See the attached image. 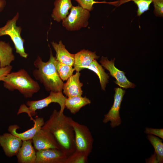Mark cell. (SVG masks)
<instances>
[{
	"instance_id": "6da1fadb",
	"label": "cell",
	"mask_w": 163,
	"mask_h": 163,
	"mask_svg": "<svg viewBox=\"0 0 163 163\" xmlns=\"http://www.w3.org/2000/svg\"><path fill=\"white\" fill-rule=\"evenodd\" d=\"M70 118L63 112L55 109L41 128L53 135L60 149L67 157L75 150V133Z\"/></svg>"
},
{
	"instance_id": "7a4b0ae2",
	"label": "cell",
	"mask_w": 163,
	"mask_h": 163,
	"mask_svg": "<svg viewBox=\"0 0 163 163\" xmlns=\"http://www.w3.org/2000/svg\"><path fill=\"white\" fill-rule=\"evenodd\" d=\"M50 50V58L47 62H43L38 56L34 61V64L36 69L33 70V75L36 80L43 84L47 91L62 92L64 83L56 68V57L53 56Z\"/></svg>"
},
{
	"instance_id": "3957f363",
	"label": "cell",
	"mask_w": 163,
	"mask_h": 163,
	"mask_svg": "<svg viewBox=\"0 0 163 163\" xmlns=\"http://www.w3.org/2000/svg\"><path fill=\"white\" fill-rule=\"evenodd\" d=\"M2 81L5 88L11 91L18 90L27 98L32 97L40 89L38 82L32 79L24 69L10 72Z\"/></svg>"
},
{
	"instance_id": "277c9868",
	"label": "cell",
	"mask_w": 163,
	"mask_h": 163,
	"mask_svg": "<svg viewBox=\"0 0 163 163\" xmlns=\"http://www.w3.org/2000/svg\"><path fill=\"white\" fill-rule=\"evenodd\" d=\"M66 98L62 92L51 91L49 95L44 98L37 101H28L26 105L21 104L17 112V114L25 113L32 118V117L35 115L37 110L45 107L52 103L58 104L60 107L59 110L63 112L66 107L65 101Z\"/></svg>"
},
{
	"instance_id": "5b68a950",
	"label": "cell",
	"mask_w": 163,
	"mask_h": 163,
	"mask_svg": "<svg viewBox=\"0 0 163 163\" xmlns=\"http://www.w3.org/2000/svg\"><path fill=\"white\" fill-rule=\"evenodd\" d=\"M70 120L75 133V150L83 152L88 156L92 152L94 142L89 129L70 117Z\"/></svg>"
},
{
	"instance_id": "8992f818",
	"label": "cell",
	"mask_w": 163,
	"mask_h": 163,
	"mask_svg": "<svg viewBox=\"0 0 163 163\" xmlns=\"http://www.w3.org/2000/svg\"><path fill=\"white\" fill-rule=\"evenodd\" d=\"M19 14L17 13L11 20H8L5 25L0 28V37L5 35L9 36L14 44L16 52L24 58H27L28 54L26 53L24 47V40L22 38L21 33V28L16 25Z\"/></svg>"
},
{
	"instance_id": "52a82bcc",
	"label": "cell",
	"mask_w": 163,
	"mask_h": 163,
	"mask_svg": "<svg viewBox=\"0 0 163 163\" xmlns=\"http://www.w3.org/2000/svg\"><path fill=\"white\" fill-rule=\"evenodd\" d=\"M90 16V11L80 5L72 6L69 14L62 21V25L69 31L77 30L88 25Z\"/></svg>"
},
{
	"instance_id": "ba28073f",
	"label": "cell",
	"mask_w": 163,
	"mask_h": 163,
	"mask_svg": "<svg viewBox=\"0 0 163 163\" xmlns=\"http://www.w3.org/2000/svg\"><path fill=\"white\" fill-rule=\"evenodd\" d=\"M115 91L113 105L108 112L104 115L103 120V122L104 123L110 122V125L112 128L118 126L121 123L120 110L121 103L125 93L124 90L120 88H115Z\"/></svg>"
},
{
	"instance_id": "9c48e42d",
	"label": "cell",
	"mask_w": 163,
	"mask_h": 163,
	"mask_svg": "<svg viewBox=\"0 0 163 163\" xmlns=\"http://www.w3.org/2000/svg\"><path fill=\"white\" fill-rule=\"evenodd\" d=\"M115 59L114 58L109 61L107 57L102 56L100 62L101 66L109 72L110 75L116 79V81L114 82L119 86L126 89L134 88L135 84L129 81L125 75V73L115 67Z\"/></svg>"
},
{
	"instance_id": "30bf717a",
	"label": "cell",
	"mask_w": 163,
	"mask_h": 163,
	"mask_svg": "<svg viewBox=\"0 0 163 163\" xmlns=\"http://www.w3.org/2000/svg\"><path fill=\"white\" fill-rule=\"evenodd\" d=\"M32 141L34 147L37 151L48 149H60L59 145L53 135L41 129L34 137Z\"/></svg>"
},
{
	"instance_id": "8fae6325",
	"label": "cell",
	"mask_w": 163,
	"mask_h": 163,
	"mask_svg": "<svg viewBox=\"0 0 163 163\" xmlns=\"http://www.w3.org/2000/svg\"><path fill=\"white\" fill-rule=\"evenodd\" d=\"M67 157L59 149H44L37 151L35 163H66Z\"/></svg>"
},
{
	"instance_id": "7c38bea8",
	"label": "cell",
	"mask_w": 163,
	"mask_h": 163,
	"mask_svg": "<svg viewBox=\"0 0 163 163\" xmlns=\"http://www.w3.org/2000/svg\"><path fill=\"white\" fill-rule=\"evenodd\" d=\"M23 141L10 133L0 135V145L6 156L11 157L17 155Z\"/></svg>"
},
{
	"instance_id": "4fadbf2b",
	"label": "cell",
	"mask_w": 163,
	"mask_h": 163,
	"mask_svg": "<svg viewBox=\"0 0 163 163\" xmlns=\"http://www.w3.org/2000/svg\"><path fill=\"white\" fill-rule=\"evenodd\" d=\"M34 124L31 128L21 133L17 132V129L19 127L17 125L10 126L8 131L9 133L19 137L22 141L32 139L37 132L41 129L45 122L43 117H38L34 120Z\"/></svg>"
},
{
	"instance_id": "5bb4252c",
	"label": "cell",
	"mask_w": 163,
	"mask_h": 163,
	"mask_svg": "<svg viewBox=\"0 0 163 163\" xmlns=\"http://www.w3.org/2000/svg\"><path fill=\"white\" fill-rule=\"evenodd\" d=\"M80 75L79 72H76L75 74L71 76L67 80L66 82L64 84L62 88L63 92L68 97L82 96L83 91L82 87L83 83L80 82Z\"/></svg>"
},
{
	"instance_id": "9a60e30c",
	"label": "cell",
	"mask_w": 163,
	"mask_h": 163,
	"mask_svg": "<svg viewBox=\"0 0 163 163\" xmlns=\"http://www.w3.org/2000/svg\"><path fill=\"white\" fill-rule=\"evenodd\" d=\"M16 155L18 163H35L36 152L33 146L32 139L23 141Z\"/></svg>"
},
{
	"instance_id": "2e32d148",
	"label": "cell",
	"mask_w": 163,
	"mask_h": 163,
	"mask_svg": "<svg viewBox=\"0 0 163 163\" xmlns=\"http://www.w3.org/2000/svg\"><path fill=\"white\" fill-rule=\"evenodd\" d=\"M99 57L95 52L83 49L75 54L74 68L76 72L87 68L94 60Z\"/></svg>"
},
{
	"instance_id": "e0dca14e",
	"label": "cell",
	"mask_w": 163,
	"mask_h": 163,
	"mask_svg": "<svg viewBox=\"0 0 163 163\" xmlns=\"http://www.w3.org/2000/svg\"><path fill=\"white\" fill-rule=\"evenodd\" d=\"M51 44L56 52V59L63 64L71 66H74L75 54L69 53L66 49L62 41L58 43L53 41Z\"/></svg>"
},
{
	"instance_id": "ac0fdd59",
	"label": "cell",
	"mask_w": 163,
	"mask_h": 163,
	"mask_svg": "<svg viewBox=\"0 0 163 163\" xmlns=\"http://www.w3.org/2000/svg\"><path fill=\"white\" fill-rule=\"evenodd\" d=\"M54 4V8L51 17L54 20L60 22L68 14L69 11L72 6L71 0H56Z\"/></svg>"
},
{
	"instance_id": "d6986e66",
	"label": "cell",
	"mask_w": 163,
	"mask_h": 163,
	"mask_svg": "<svg viewBox=\"0 0 163 163\" xmlns=\"http://www.w3.org/2000/svg\"><path fill=\"white\" fill-rule=\"evenodd\" d=\"M91 103V101L86 96H76L66 98L65 106L72 114H75L82 107Z\"/></svg>"
},
{
	"instance_id": "ffe728a7",
	"label": "cell",
	"mask_w": 163,
	"mask_h": 163,
	"mask_svg": "<svg viewBox=\"0 0 163 163\" xmlns=\"http://www.w3.org/2000/svg\"><path fill=\"white\" fill-rule=\"evenodd\" d=\"M15 59L13 48L9 43L0 41V67L11 65Z\"/></svg>"
},
{
	"instance_id": "44dd1931",
	"label": "cell",
	"mask_w": 163,
	"mask_h": 163,
	"mask_svg": "<svg viewBox=\"0 0 163 163\" xmlns=\"http://www.w3.org/2000/svg\"><path fill=\"white\" fill-rule=\"evenodd\" d=\"M92 71L98 76L102 90H105L106 85L108 82L109 76L106 73L102 66L97 62L96 59L94 60L87 68Z\"/></svg>"
},
{
	"instance_id": "7402d4cb",
	"label": "cell",
	"mask_w": 163,
	"mask_h": 163,
	"mask_svg": "<svg viewBox=\"0 0 163 163\" xmlns=\"http://www.w3.org/2000/svg\"><path fill=\"white\" fill-rule=\"evenodd\" d=\"M153 0H118L113 2H109V4L118 7L129 1H132L138 7L137 15L140 16L145 12L149 9L150 5Z\"/></svg>"
},
{
	"instance_id": "603a6c76",
	"label": "cell",
	"mask_w": 163,
	"mask_h": 163,
	"mask_svg": "<svg viewBox=\"0 0 163 163\" xmlns=\"http://www.w3.org/2000/svg\"><path fill=\"white\" fill-rule=\"evenodd\" d=\"M147 139L153 146L156 155L158 163L163 162V143L162 140L154 135L148 134Z\"/></svg>"
},
{
	"instance_id": "cb8c5ba5",
	"label": "cell",
	"mask_w": 163,
	"mask_h": 163,
	"mask_svg": "<svg viewBox=\"0 0 163 163\" xmlns=\"http://www.w3.org/2000/svg\"><path fill=\"white\" fill-rule=\"evenodd\" d=\"M55 65L58 74L62 81L67 80L73 75L74 68L56 59Z\"/></svg>"
},
{
	"instance_id": "d4e9b609",
	"label": "cell",
	"mask_w": 163,
	"mask_h": 163,
	"mask_svg": "<svg viewBox=\"0 0 163 163\" xmlns=\"http://www.w3.org/2000/svg\"><path fill=\"white\" fill-rule=\"evenodd\" d=\"M88 156L83 152L75 150L67 157L66 163H86Z\"/></svg>"
},
{
	"instance_id": "484cf974",
	"label": "cell",
	"mask_w": 163,
	"mask_h": 163,
	"mask_svg": "<svg viewBox=\"0 0 163 163\" xmlns=\"http://www.w3.org/2000/svg\"><path fill=\"white\" fill-rule=\"evenodd\" d=\"M154 12L155 15L162 17L163 16V0H153Z\"/></svg>"
},
{
	"instance_id": "4316f807",
	"label": "cell",
	"mask_w": 163,
	"mask_h": 163,
	"mask_svg": "<svg viewBox=\"0 0 163 163\" xmlns=\"http://www.w3.org/2000/svg\"><path fill=\"white\" fill-rule=\"evenodd\" d=\"M77 2L79 5L83 8L87 9L89 11L93 9V5L99 2H96L94 0H75Z\"/></svg>"
},
{
	"instance_id": "83f0119b",
	"label": "cell",
	"mask_w": 163,
	"mask_h": 163,
	"mask_svg": "<svg viewBox=\"0 0 163 163\" xmlns=\"http://www.w3.org/2000/svg\"><path fill=\"white\" fill-rule=\"evenodd\" d=\"M144 133L148 134H151L158 136L163 139V129H155L147 127L145 128Z\"/></svg>"
},
{
	"instance_id": "f1b7e54d",
	"label": "cell",
	"mask_w": 163,
	"mask_h": 163,
	"mask_svg": "<svg viewBox=\"0 0 163 163\" xmlns=\"http://www.w3.org/2000/svg\"><path fill=\"white\" fill-rule=\"evenodd\" d=\"M12 68V66L11 65L4 67H0V81H2L11 72Z\"/></svg>"
},
{
	"instance_id": "f546056e",
	"label": "cell",
	"mask_w": 163,
	"mask_h": 163,
	"mask_svg": "<svg viewBox=\"0 0 163 163\" xmlns=\"http://www.w3.org/2000/svg\"><path fill=\"white\" fill-rule=\"evenodd\" d=\"M146 163H158L157 156L155 152L153 155L147 160H146Z\"/></svg>"
},
{
	"instance_id": "4dcf8cb0",
	"label": "cell",
	"mask_w": 163,
	"mask_h": 163,
	"mask_svg": "<svg viewBox=\"0 0 163 163\" xmlns=\"http://www.w3.org/2000/svg\"><path fill=\"white\" fill-rule=\"evenodd\" d=\"M6 5L5 0H0V12L3 9Z\"/></svg>"
}]
</instances>
